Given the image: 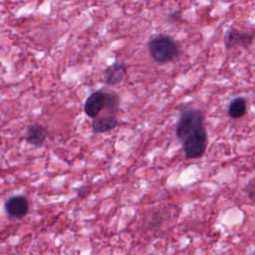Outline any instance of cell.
<instances>
[{
  "mask_svg": "<svg viewBox=\"0 0 255 255\" xmlns=\"http://www.w3.org/2000/svg\"><path fill=\"white\" fill-rule=\"evenodd\" d=\"M48 136L47 129L40 124L34 123L28 127L26 132V140L35 146H41L44 144Z\"/></svg>",
  "mask_w": 255,
  "mask_h": 255,
  "instance_id": "obj_9",
  "label": "cell"
},
{
  "mask_svg": "<svg viewBox=\"0 0 255 255\" xmlns=\"http://www.w3.org/2000/svg\"><path fill=\"white\" fill-rule=\"evenodd\" d=\"M5 209L11 217L22 218L28 213L29 203L24 196H13L6 201Z\"/></svg>",
  "mask_w": 255,
  "mask_h": 255,
  "instance_id": "obj_8",
  "label": "cell"
},
{
  "mask_svg": "<svg viewBox=\"0 0 255 255\" xmlns=\"http://www.w3.org/2000/svg\"><path fill=\"white\" fill-rule=\"evenodd\" d=\"M247 112V102L243 97L234 98L228 106L227 114L231 119H240Z\"/></svg>",
  "mask_w": 255,
  "mask_h": 255,
  "instance_id": "obj_10",
  "label": "cell"
},
{
  "mask_svg": "<svg viewBox=\"0 0 255 255\" xmlns=\"http://www.w3.org/2000/svg\"><path fill=\"white\" fill-rule=\"evenodd\" d=\"M128 68L125 63L116 61L106 68L104 71V80L108 86H116L120 84L127 76Z\"/></svg>",
  "mask_w": 255,
  "mask_h": 255,
  "instance_id": "obj_7",
  "label": "cell"
},
{
  "mask_svg": "<svg viewBox=\"0 0 255 255\" xmlns=\"http://www.w3.org/2000/svg\"><path fill=\"white\" fill-rule=\"evenodd\" d=\"M119 125L120 122L117 118V115L110 113H101L98 117L93 119L92 128L95 133H104L115 129Z\"/></svg>",
  "mask_w": 255,
  "mask_h": 255,
  "instance_id": "obj_6",
  "label": "cell"
},
{
  "mask_svg": "<svg viewBox=\"0 0 255 255\" xmlns=\"http://www.w3.org/2000/svg\"><path fill=\"white\" fill-rule=\"evenodd\" d=\"M89 191H88V187L87 186H81L78 190V195L81 197H84L86 195H88Z\"/></svg>",
  "mask_w": 255,
  "mask_h": 255,
  "instance_id": "obj_12",
  "label": "cell"
},
{
  "mask_svg": "<svg viewBox=\"0 0 255 255\" xmlns=\"http://www.w3.org/2000/svg\"><path fill=\"white\" fill-rule=\"evenodd\" d=\"M106 97H107V92L104 90H98L92 93L85 102V105H84L85 114L91 119H95L96 117H98L105 108Z\"/></svg>",
  "mask_w": 255,
  "mask_h": 255,
  "instance_id": "obj_5",
  "label": "cell"
},
{
  "mask_svg": "<svg viewBox=\"0 0 255 255\" xmlns=\"http://www.w3.org/2000/svg\"><path fill=\"white\" fill-rule=\"evenodd\" d=\"M208 135L205 127H201L187 135L182 141L184 156L188 159L200 158L206 151Z\"/></svg>",
  "mask_w": 255,
  "mask_h": 255,
  "instance_id": "obj_3",
  "label": "cell"
},
{
  "mask_svg": "<svg viewBox=\"0 0 255 255\" xmlns=\"http://www.w3.org/2000/svg\"><path fill=\"white\" fill-rule=\"evenodd\" d=\"M177 17H181V13H180V11H174V12H172L171 14H169V15H168V19H169L170 21H172V22L176 21Z\"/></svg>",
  "mask_w": 255,
  "mask_h": 255,
  "instance_id": "obj_11",
  "label": "cell"
},
{
  "mask_svg": "<svg viewBox=\"0 0 255 255\" xmlns=\"http://www.w3.org/2000/svg\"><path fill=\"white\" fill-rule=\"evenodd\" d=\"M203 116L200 110L189 107L184 109L178 119L175 134L177 139L182 141L187 135L203 127Z\"/></svg>",
  "mask_w": 255,
  "mask_h": 255,
  "instance_id": "obj_2",
  "label": "cell"
},
{
  "mask_svg": "<svg viewBox=\"0 0 255 255\" xmlns=\"http://www.w3.org/2000/svg\"><path fill=\"white\" fill-rule=\"evenodd\" d=\"M254 39V34L251 32H243L234 27L227 29L224 36V46L227 50L234 49L236 47L248 48Z\"/></svg>",
  "mask_w": 255,
  "mask_h": 255,
  "instance_id": "obj_4",
  "label": "cell"
},
{
  "mask_svg": "<svg viewBox=\"0 0 255 255\" xmlns=\"http://www.w3.org/2000/svg\"><path fill=\"white\" fill-rule=\"evenodd\" d=\"M147 50L151 59L159 64H167L179 56V48L174 39L168 35L158 34L147 42Z\"/></svg>",
  "mask_w": 255,
  "mask_h": 255,
  "instance_id": "obj_1",
  "label": "cell"
},
{
  "mask_svg": "<svg viewBox=\"0 0 255 255\" xmlns=\"http://www.w3.org/2000/svg\"><path fill=\"white\" fill-rule=\"evenodd\" d=\"M251 255H254V254H251Z\"/></svg>",
  "mask_w": 255,
  "mask_h": 255,
  "instance_id": "obj_13",
  "label": "cell"
}]
</instances>
